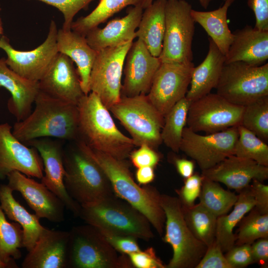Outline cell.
I'll return each instance as SVG.
<instances>
[{
	"instance_id": "obj_50",
	"label": "cell",
	"mask_w": 268,
	"mask_h": 268,
	"mask_svg": "<svg viewBox=\"0 0 268 268\" xmlns=\"http://www.w3.org/2000/svg\"><path fill=\"white\" fill-rule=\"evenodd\" d=\"M174 163L178 173L184 179L194 174L195 164L193 161L185 158H175Z\"/></svg>"
},
{
	"instance_id": "obj_37",
	"label": "cell",
	"mask_w": 268,
	"mask_h": 268,
	"mask_svg": "<svg viewBox=\"0 0 268 268\" xmlns=\"http://www.w3.org/2000/svg\"><path fill=\"white\" fill-rule=\"evenodd\" d=\"M238 136L234 155L253 160L268 167V145L252 132L241 125L237 126Z\"/></svg>"
},
{
	"instance_id": "obj_49",
	"label": "cell",
	"mask_w": 268,
	"mask_h": 268,
	"mask_svg": "<svg viewBox=\"0 0 268 268\" xmlns=\"http://www.w3.org/2000/svg\"><path fill=\"white\" fill-rule=\"evenodd\" d=\"M251 247L254 263L266 268L268 263V238L256 240Z\"/></svg>"
},
{
	"instance_id": "obj_15",
	"label": "cell",
	"mask_w": 268,
	"mask_h": 268,
	"mask_svg": "<svg viewBox=\"0 0 268 268\" xmlns=\"http://www.w3.org/2000/svg\"><path fill=\"white\" fill-rule=\"evenodd\" d=\"M194 67L192 62L161 63L147 96L164 117L186 96Z\"/></svg>"
},
{
	"instance_id": "obj_10",
	"label": "cell",
	"mask_w": 268,
	"mask_h": 268,
	"mask_svg": "<svg viewBox=\"0 0 268 268\" xmlns=\"http://www.w3.org/2000/svg\"><path fill=\"white\" fill-rule=\"evenodd\" d=\"M192 9L191 4L185 0H167L165 30L159 57L161 63L192 62L195 22L191 15Z\"/></svg>"
},
{
	"instance_id": "obj_32",
	"label": "cell",
	"mask_w": 268,
	"mask_h": 268,
	"mask_svg": "<svg viewBox=\"0 0 268 268\" xmlns=\"http://www.w3.org/2000/svg\"><path fill=\"white\" fill-rule=\"evenodd\" d=\"M143 0H100L97 6L88 15L73 21L71 30L84 36L94 28L106 21L125 7L140 5Z\"/></svg>"
},
{
	"instance_id": "obj_3",
	"label": "cell",
	"mask_w": 268,
	"mask_h": 268,
	"mask_svg": "<svg viewBox=\"0 0 268 268\" xmlns=\"http://www.w3.org/2000/svg\"><path fill=\"white\" fill-rule=\"evenodd\" d=\"M35 108L23 120L17 121L13 134L22 143L43 138L76 140L77 137V105L52 97L39 90Z\"/></svg>"
},
{
	"instance_id": "obj_11",
	"label": "cell",
	"mask_w": 268,
	"mask_h": 268,
	"mask_svg": "<svg viewBox=\"0 0 268 268\" xmlns=\"http://www.w3.org/2000/svg\"><path fill=\"white\" fill-rule=\"evenodd\" d=\"M133 41L97 52L90 73V91L108 110L121 99L125 60Z\"/></svg>"
},
{
	"instance_id": "obj_33",
	"label": "cell",
	"mask_w": 268,
	"mask_h": 268,
	"mask_svg": "<svg viewBox=\"0 0 268 268\" xmlns=\"http://www.w3.org/2000/svg\"><path fill=\"white\" fill-rule=\"evenodd\" d=\"M182 208L185 221L194 235L207 247L210 245L215 239L217 217L200 202L191 206L182 204Z\"/></svg>"
},
{
	"instance_id": "obj_26",
	"label": "cell",
	"mask_w": 268,
	"mask_h": 268,
	"mask_svg": "<svg viewBox=\"0 0 268 268\" xmlns=\"http://www.w3.org/2000/svg\"><path fill=\"white\" fill-rule=\"evenodd\" d=\"M57 45L59 53L76 64L82 91L85 95L88 94L90 73L97 51L89 46L85 36L72 30H58Z\"/></svg>"
},
{
	"instance_id": "obj_19",
	"label": "cell",
	"mask_w": 268,
	"mask_h": 268,
	"mask_svg": "<svg viewBox=\"0 0 268 268\" xmlns=\"http://www.w3.org/2000/svg\"><path fill=\"white\" fill-rule=\"evenodd\" d=\"M6 178L7 185L13 191L20 193L39 218L47 219L54 223L64 220V203L43 183L17 171L10 173Z\"/></svg>"
},
{
	"instance_id": "obj_52",
	"label": "cell",
	"mask_w": 268,
	"mask_h": 268,
	"mask_svg": "<svg viewBox=\"0 0 268 268\" xmlns=\"http://www.w3.org/2000/svg\"><path fill=\"white\" fill-rule=\"evenodd\" d=\"M201 6L206 9L208 7L210 3L213 0H198ZM154 0H143L141 4V7L144 9L149 6Z\"/></svg>"
},
{
	"instance_id": "obj_29",
	"label": "cell",
	"mask_w": 268,
	"mask_h": 268,
	"mask_svg": "<svg viewBox=\"0 0 268 268\" xmlns=\"http://www.w3.org/2000/svg\"><path fill=\"white\" fill-rule=\"evenodd\" d=\"M167 0H156L143 9L135 31V37L141 40L150 53L159 57L162 50L165 30V8Z\"/></svg>"
},
{
	"instance_id": "obj_30",
	"label": "cell",
	"mask_w": 268,
	"mask_h": 268,
	"mask_svg": "<svg viewBox=\"0 0 268 268\" xmlns=\"http://www.w3.org/2000/svg\"><path fill=\"white\" fill-rule=\"evenodd\" d=\"M255 205L250 186L238 195L233 209L229 214L218 216L216 221L215 241L223 252H226L235 246L236 235L233 232L242 218Z\"/></svg>"
},
{
	"instance_id": "obj_6",
	"label": "cell",
	"mask_w": 268,
	"mask_h": 268,
	"mask_svg": "<svg viewBox=\"0 0 268 268\" xmlns=\"http://www.w3.org/2000/svg\"><path fill=\"white\" fill-rule=\"evenodd\" d=\"M68 268H133L127 255L118 252L101 232L90 224L69 231Z\"/></svg>"
},
{
	"instance_id": "obj_51",
	"label": "cell",
	"mask_w": 268,
	"mask_h": 268,
	"mask_svg": "<svg viewBox=\"0 0 268 268\" xmlns=\"http://www.w3.org/2000/svg\"><path fill=\"white\" fill-rule=\"evenodd\" d=\"M155 177L154 168L144 166L138 168L135 173V178L140 185H146L152 182Z\"/></svg>"
},
{
	"instance_id": "obj_7",
	"label": "cell",
	"mask_w": 268,
	"mask_h": 268,
	"mask_svg": "<svg viewBox=\"0 0 268 268\" xmlns=\"http://www.w3.org/2000/svg\"><path fill=\"white\" fill-rule=\"evenodd\" d=\"M160 203L165 214L162 240L173 250V256L166 268H196L207 246L196 238L188 227L178 197L161 194Z\"/></svg>"
},
{
	"instance_id": "obj_18",
	"label": "cell",
	"mask_w": 268,
	"mask_h": 268,
	"mask_svg": "<svg viewBox=\"0 0 268 268\" xmlns=\"http://www.w3.org/2000/svg\"><path fill=\"white\" fill-rule=\"evenodd\" d=\"M24 144L35 148L42 158L44 173L41 183L62 201L67 209L78 216L81 205L68 195L64 185V150L61 144L49 137L34 139Z\"/></svg>"
},
{
	"instance_id": "obj_43",
	"label": "cell",
	"mask_w": 268,
	"mask_h": 268,
	"mask_svg": "<svg viewBox=\"0 0 268 268\" xmlns=\"http://www.w3.org/2000/svg\"><path fill=\"white\" fill-rule=\"evenodd\" d=\"M98 230L113 248L120 254L128 255L141 250L137 242V239L134 237Z\"/></svg>"
},
{
	"instance_id": "obj_47",
	"label": "cell",
	"mask_w": 268,
	"mask_h": 268,
	"mask_svg": "<svg viewBox=\"0 0 268 268\" xmlns=\"http://www.w3.org/2000/svg\"><path fill=\"white\" fill-rule=\"evenodd\" d=\"M247 4L255 15L254 28L268 31V0H248Z\"/></svg>"
},
{
	"instance_id": "obj_23",
	"label": "cell",
	"mask_w": 268,
	"mask_h": 268,
	"mask_svg": "<svg viewBox=\"0 0 268 268\" xmlns=\"http://www.w3.org/2000/svg\"><path fill=\"white\" fill-rule=\"evenodd\" d=\"M143 11L140 5L132 6L125 16L111 20L102 28H93L85 36L88 44L98 51L134 41Z\"/></svg>"
},
{
	"instance_id": "obj_27",
	"label": "cell",
	"mask_w": 268,
	"mask_h": 268,
	"mask_svg": "<svg viewBox=\"0 0 268 268\" xmlns=\"http://www.w3.org/2000/svg\"><path fill=\"white\" fill-rule=\"evenodd\" d=\"M208 41L207 55L201 64L194 67L190 88L185 96L191 102L209 94L216 88L225 64V56L210 38Z\"/></svg>"
},
{
	"instance_id": "obj_41",
	"label": "cell",
	"mask_w": 268,
	"mask_h": 268,
	"mask_svg": "<svg viewBox=\"0 0 268 268\" xmlns=\"http://www.w3.org/2000/svg\"><path fill=\"white\" fill-rule=\"evenodd\" d=\"M202 180V176L198 173H194L190 177L185 179L184 185L176 191L182 205L191 206L195 204L201 192Z\"/></svg>"
},
{
	"instance_id": "obj_5",
	"label": "cell",
	"mask_w": 268,
	"mask_h": 268,
	"mask_svg": "<svg viewBox=\"0 0 268 268\" xmlns=\"http://www.w3.org/2000/svg\"><path fill=\"white\" fill-rule=\"evenodd\" d=\"M64 183L68 195L80 205L115 194L101 167L77 144L64 150Z\"/></svg>"
},
{
	"instance_id": "obj_4",
	"label": "cell",
	"mask_w": 268,
	"mask_h": 268,
	"mask_svg": "<svg viewBox=\"0 0 268 268\" xmlns=\"http://www.w3.org/2000/svg\"><path fill=\"white\" fill-rule=\"evenodd\" d=\"M79 216L99 230L149 241L154 238L151 225L140 211L115 194L81 205Z\"/></svg>"
},
{
	"instance_id": "obj_53",
	"label": "cell",
	"mask_w": 268,
	"mask_h": 268,
	"mask_svg": "<svg viewBox=\"0 0 268 268\" xmlns=\"http://www.w3.org/2000/svg\"><path fill=\"white\" fill-rule=\"evenodd\" d=\"M0 268H10L9 266L5 263L0 257Z\"/></svg>"
},
{
	"instance_id": "obj_31",
	"label": "cell",
	"mask_w": 268,
	"mask_h": 268,
	"mask_svg": "<svg viewBox=\"0 0 268 268\" xmlns=\"http://www.w3.org/2000/svg\"><path fill=\"white\" fill-rule=\"evenodd\" d=\"M231 5L227 2L218 8L207 11L191 10L195 22L205 31L220 52L225 56L233 41V34L229 28L227 11Z\"/></svg>"
},
{
	"instance_id": "obj_42",
	"label": "cell",
	"mask_w": 268,
	"mask_h": 268,
	"mask_svg": "<svg viewBox=\"0 0 268 268\" xmlns=\"http://www.w3.org/2000/svg\"><path fill=\"white\" fill-rule=\"evenodd\" d=\"M196 268H232L220 245L215 240L206 251Z\"/></svg>"
},
{
	"instance_id": "obj_55",
	"label": "cell",
	"mask_w": 268,
	"mask_h": 268,
	"mask_svg": "<svg viewBox=\"0 0 268 268\" xmlns=\"http://www.w3.org/2000/svg\"><path fill=\"white\" fill-rule=\"evenodd\" d=\"M236 0H224L225 2H227L230 5L234 2Z\"/></svg>"
},
{
	"instance_id": "obj_16",
	"label": "cell",
	"mask_w": 268,
	"mask_h": 268,
	"mask_svg": "<svg viewBox=\"0 0 268 268\" xmlns=\"http://www.w3.org/2000/svg\"><path fill=\"white\" fill-rule=\"evenodd\" d=\"M7 123L0 124V179L12 171L41 179L44 174L42 158L37 150L19 140Z\"/></svg>"
},
{
	"instance_id": "obj_14",
	"label": "cell",
	"mask_w": 268,
	"mask_h": 268,
	"mask_svg": "<svg viewBox=\"0 0 268 268\" xmlns=\"http://www.w3.org/2000/svg\"><path fill=\"white\" fill-rule=\"evenodd\" d=\"M57 32L56 22L52 20L44 42L36 48L27 51L14 49L7 37L2 36L0 38V48L6 54V64L23 77L38 82L47 72L59 54Z\"/></svg>"
},
{
	"instance_id": "obj_39",
	"label": "cell",
	"mask_w": 268,
	"mask_h": 268,
	"mask_svg": "<svg viewBox=\"0 0 268 268\" xmlns=\"http://www.w3.org/2000/svg\"><path fill=\"white\" fill-rule=\"evenodd\" d=\"M267 143L268 141V96L244 107L241 124Z\"/></svg>"
},
{
	"instance_id": "obj_20",
	"label": "cell",
	"mask_w": 268,
	"mask_h": 268,
	"mask_svg": "<svg viewBox=\"0 0 268 268\" xmlns=\"http://www.w3.org/2000/svg\"><path fill=\"white\" fill-rule=\"evenodd\" d=\"M38 82L40 91L67 103L77 105L85 95L73 61L62 53Z\"/></svg>"
},
{
	"instance_id": "obj_1",
	"label": "cell",
	"mask_w": 268,
	"mask_h": 268,
	"mask_svg": "<svg viewBox=\"0 0 268 268\" xmlns=\"http://www.w3.org/2000/svg\"><path fill=\"white\" fill-rule=\"evenodd\" d=\"M76 144L101 167L108 178L115 194L140 211L148 219L157 233L164 232L165 214L161 205V194L152 186L140 187L136 183L125 160L90 148L83 142Z\"/></svg>"
},
{
	"instance_id": "obj_8",
	"label": "cell",
	"mask_w": 268,
	"mask_h": 268,
	"mask_svg": "<svg viewBox=\"0 0 268 268\" xmlns=\"http://www.w3.org/2000/svg\"><path fill=\"white\" fill-rule=\"evenodd\" d=\"M109 110L129 133L135 146L146 144L155 149L162 143L161 132L164 117L147 95L121 96Z\"/></svg>"
},
{
	"instance_id": "obj_38",
	"label": "cell",
	"mask_w": 268,
	"mask_h": 268,
	"mask_svg": "<svg viewBox=\"0 0 268 268\" xmlns=\"http://www.w3.org/2000/svg\"><path fill=\"white\" fill-rule=\"evenodd\" d=\"M238 224L235 245L252 244L259 239L268 238V213H262L255 207Z\"/></svg>"
},
{
	"instance_id": "obj_21",
	"label": "cell",
	"mask_w": 268,
	"mask_h": 268,
	"mask_svg": "<svg viewBox=\"0 0 268 268\" xmlns=\"http://www.w3.org/2000/svg\"><path fill=\"white\" fill-rule=\"evenodd\" d=\"M205 178L222 183L239 193L248 187L253 180L261 182L268 179V167L251 159L231 155L214 167L201 171Z\"/></svg>"
},
{
	"instance_id": "obj_35",
	"label": "cell",
	"mask_w": 268,
	"mask_h": 268,
	"mask_svg": "<svg viewBox=\"0 0 268 268\" xmlns=\"http://www.w3.org/2000/svg\"><path fill=\"white\" fill-rule=\"evenodd\" d=\"M23 233L17 222H9L0 205V257L10 268H17L15 260L21 256Z\"/></svg>"
},
{
	"instance_id": "obj_24",
	"label": "cell",
	"mask_w": 268,
	"mask_h": 268,
	"mask_svg": "<svg viewBox=\"0 0 268 268\" xmlns=\"http://www.w3.org/2000/svg\"><path fill=\"white\" fill-rule=\"evenodd\" d=\"M233 34V41L225 55V64L242 62L259 66L266 63L268 59V31L246 25Z\"/></svg>"
},
{
	"instance_id": "obj_28",
	"label": "cell",
	"mask_w": 268,
	"mask_h": 268,
	"mask_svg": "<svg viewBox=\"0 0 268 268\" xmlns=\"http://www.w3.org/2000/svg\"><path fill=\"white\" fill-rule=\"evenodd\" d=\"M13 191L7 185H0V205L7 217L18 223L23 233V247L29 251L34 246L45 227L35 214H31L17 201Z\"/></svg>"
},
{
	"instance_id": "obj_9",
	"label": "cell",
	"mask_w": 268,
	"mask_h": 268,
	"mask_svg": "<svg viewBox=\"0 0 268 268\" xmlns=\"http://www.w3.org/2000/svg\"><path fill=\"white\" fill-rule=\"evenodd\" d=\"M229 102L245 107L268 96V63L254 66L242 62L224 64L215 88Z\"/></svg>"
},
{
	"instance_id": "obj_2",
	"label": "cell",
	"mask_w": 268,
	"mask_h": 268,
	"mask_svg": "<svg viewBox=\"0 0 268 268\" xmlns=\"http://www.w3.org/2000/svg\"><path fill=\"white\" fill-rule=\"evenodd\" d=\"M77 105L78 124L76 140L116 159L129 158L135 146L134 141L117 128L110 111L98 96L90 92L84 95Z\"/></svg>"
},
{
	"instance_id": "obj_54",
	"label": "cell",
	"mask_w": 268,
	"mask_h": 268,
	"mask_svg": "<svg viewBox=\"0 0 268 268\" xmlns=\"http://www.w3.org/2000/svg\"><path fill=\"white\" fill-rule=\"evenodd\" d=\"M3 33V28H2V23H1V19H0V36L1 35H2Z\"/></svg>"
},
{
	"instance_id": "obj_48",
	"label": "cell",
	"mask_w": 268,
	"mask_h": 268,
	"mask_svg": "<svg viewBox=\"0 0 268 268\" xmlns=\"http://www.w3.org/2000/svg\"><path fill=\"white\" fill-rule=\"evenodd\" d=\"M258 180H253L250 189L255 201V207L264 214L268 213V186Z\"/></svg>"
},
{
	"instance_id": "obj_44",
	"label": "cell",
	"mask_w": 268,
	"mask_h": 268,
	"mask_svg": "<svg viewBox=\"0 0 268 268\" xmlns=\"http://www.w3.org/2000/svg\"><path fill=\"white\" fill-rule=\"evenodd\" d=\"M128 256L134 268H166V265L157 256L152 247L132 253Z\"/></svg>"
},
{
	"instance_id": "obj_22",
	"label": "cell",
	"mask_w": 268,
	"mask_h": 268,
	"mask_svg": "<svg viewBox=\"0 0 268 268\" xmlns=\"http://www.w3.org/2000/svg\"><path fill=\"white\" fill-rule=\"evenodd\" d=\"M69 231L43 230L21 264L22 268H68Z\"/></svg>"
},
{
	"instance_id": "obj_25",
	"label": "cell",
	"mask_w": 268,
	"mask_h": 268,
	"mask_svg": "<svg viewBox=\"0 0 268 268\" xmlns=\"http://www.w3.org/2000/svg\"><path fill=\"white\" fill-rule=\"evenodd\" d=\"M0 86L11 94L7 102L9 111L17 121L25 119L31 112L39 92V82L27 79L7 65L5 58L0 59Z\"/></svg>"
},
{
	"instance_id": "obj_13",
	"label": "cell",
	"mask_w": 268,
	"mask_h": 268,
	"mask_svg": "<svg viewBox=\"0 0 268 268\" xmlns=\"http://www.w3.org/2000/svg\"><path fill=\"white\" fill-rule=\"evenodd\" d=\"M238 136L237 126L205 135L198 134L186 126L182 133L180 150L195 160L203 171L234 155Z\"/></svg>"
},
{
	"instance_id": "obj_45",
	"label": "cell",
	"mask_w": 268,
	"mask_h": 268,
	"mask_svg": "<svg viewBox=\"0 0 268 268\" xmlns=\"http://www.w3.org/2000/svg\"><path fill=\"white\" fill-rule=\"evenodd\" d=\"M251 244L235 245L226 253L225 257L232 268H242L253 264Z\"/></svg>"
},
{
	"instance_id": "obj_40",
	"label": "cell",
	"mask_w": 268,
	"mask_h": 268,
	"mask_svg": "<svg viewBox=\"0 0 268 268\" xmlns=\"http://www.w3.org/2000/svg\"><path fill=\"white\" fill-rule=\"evenodd\" d=\"M57 8L63 14L64 22L62 28L71 30L75 15L85 8L92 0H38Z\"/></svg>"
},
{
	"instance_id": "obj_12",
	"label": "cell",
	"mask_w": 268,
	"mask_h": 268,
	"mask_svg": "<svg viewBox=\"0 0 268 268\" xmlns=\"http://www.w3.org/2000/svg\"><path fill=\"white\" fill-rule=\"evenodd\" d=\"M244 107L233 104L216 93L191 103L187 127L195 132L211 134L241 124Z\"/></svg>"
},
{
	"instance_id": "obj_34",
	"label": "cell",
	"mask_w": 268,
	"mask_h": 268,
	"mask_svg": "<svg viewBox=\"0 0 268 268\" xmlns=\"http://www.w3.org/2000/svg\"><path fill=\"white\" fill-rule=\"evenodd\" d=\"M185 97L177 102L164 116L161 132L162 142L173 152L178 153L182 133L187 124L189 108L191 104Z\"/></svg>"
},
{
	"instance_id": "obj_17",
	"label": "cell",
	"mask_w": 268,
	"mask_h": 268,
	"mask_svg": "<svg viewBox=\"0 0 268 268\" xmlns=\"http://www.w3.org/2000/svg\"><path fill=\"white\" fill-rule=\"evenodd\" d=\"M161 64L159 57L153 56L141 40L133 41L125 60L121 96L147 95Z\"/></svg>"
},
{
	"instance_id": "obj_36",
	"label": "cell",
	"mask_w": 268,
	"mask_h": 268,
	"mask_svg": "<svg viewBox=\"0 0 268 268\" xmlns=\"http://www.w3.org/2000/svg\"><path fill=\"white\" fill-rule=\"evenodd\" d=\"M199 198L201 204L218 217L229 211L238 195L224 189L218 182L202 177Z\"/></svg>"
},
{
	"instance_id": "obj_46",
	"label": "cell",
	"mask_w": 268,
	"mask_h": 268,
	"mask_svg": "<svg viewBox=\"0 0 268 268\" xmlns=\"http://www.w3.org/2000/svg\"><path fill=\"white\" fill-rule=\"evenodd\" d=\"M129 157L137 168L144 166L154 168L160 159L159 154L155 149L146 144H142L137 149L133 150Z\"/></svg>"
}]
</instances>
